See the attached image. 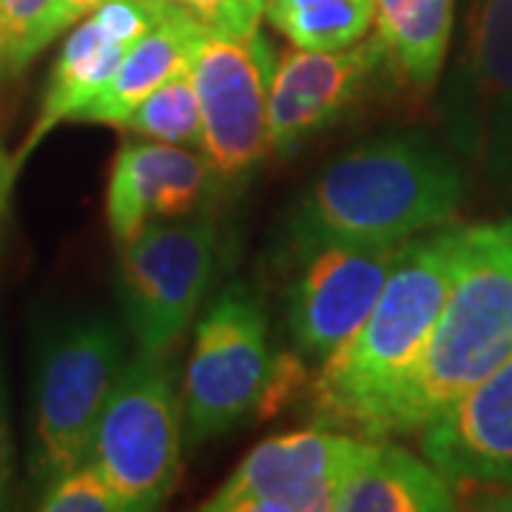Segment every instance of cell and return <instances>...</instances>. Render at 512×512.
Here are the masks:
<instances>
[{
	"label": "cell",
	"mask_w": 512,
	"mask_h": 512,
	"mask_svg": "<svg viewBox=\"0 0 512 512\" xmlns=\"http://www.w3.org/2000/svg\"><path fill=\"white\" fill-rule=\"evenodd\" d=\"M464 174L427 131H390L322 168L282 225L279 256L302 265L333 245H399L453 220Z\"/></svg>",
	"instance_id": "cell-1"
},
{
	"label": "cell",
	"mask_w": 512,
	"mask_h": 512,
	"mask_svg": "<svg viewBox=\"0 0 512 512\" xmlns=\"http://www.w3.org/2000/svg\"><path fill=\"white\" fill-rule=\"evenodd\" d=\"M461 228L407 239L362 328L322 362L311 382L319 427L390 439V419L424 359L456 276Z\"/></svg>",
	"instance_id": "cell-2"
},
{
	"label": "cell",
	"mask_w": 512,
	"mask_h": 512,
	"mask_svg": "<svg viewBox=\"0 0 512 512\" xmlns=\"http://www.w3.org/2000/svg\"><path fill=\"white\" fill-rule=\"evenodd\" d=\"M512 356V220L461 228L456 276L390 436H410Z\"/></svg>",
	"instance_id": "cell-3"
},
{
	"label": "cell",
	"mask_w": 512,
	"mask_h": 512,
	"mask_svg": "<svg viewBox=\"0 0 512 512\" xmlns=\"http://www.w3.org/2000/svg\"><path fill=\"white\" fill-rule=\"evenodd\" d=\"M126 365L120 330L103 316L55 328L37 356L29 473L46 487L89 461L94 430Z\"/></svg>",
	"instance_id": "cell-4"
},
{
	"label": "cell",
	"mask_w": 512,
	"mask_h": 512,
	"mask_svg": "<svg viewBox=\"0 0 512 512\" xmlns=\"http://www.w3.org/2000/svg\"><path fill=\"white\" fill-rule=\"evenodd\" d=\"M89 461L126 510L163 507L183 476V402L165 356L140 353L123 365L94 430Z\"/></svg>",
	"instance_id": "cell-5"
},
{
	"label": "cell",
	"mask_w": 512,
	"mask_h": 512,
	"mask_svg": "<svg viewBox=\"0 0 512 512\" xmlns=\"http://www.w3.org/2000/svg\"><path fill=\"white\" fill-rule=\"evenodd\" d=\"M268 319L242 285L220 293L194 333L183 379L188 444L220 439L265 410L276 367Z\"/></svg>",
	"instance_id": "cell-6"
},
{
	"label": "cell",
	"mask_w": 512,
	"mask_h": 512,
	"mask_svg": "<svg viewBox=\"0 0 512 512\" xmlns=\"http://www.w3.org/2000/svg\"><path fill=\"white\" fill-rule=\"evenodd\" d=\"M211 214L157 220L120 245L117 293L140 353L165 356L197 316L217 262Z\"/></svg>",
	"instance_id": "cell-7"
},
{
	"label": "cell",
	"mask_w": 512,
	"mask_h": 512,
	"mask_svg": "<svg viewBox=\"0 0 512 512\" xmlns=\"http://www.w3.org/2000/svg\"><path fill=\"white\" fill-rule=\"evenodd\" d=\"M276 52L262 29L245 37L205 35L191 60L202 117L200 151L222 188L245 185L268 146V103Z\"/></svg>",
	"instance_id": "cell-8"
},
{
	"label": "cell",
	"mask_w": 512,
	"mask_h": 512,
	"mask_svg": "<svg viewBox=\"0 0 512 512\" xmlns=\"http://www.w3.org/2000/svg\"><path fill=\"white\" fill-rule=\"evenodd\" d=\"M444 120L453 146L512 191V0L473 3Z\"/></svg>",
	"instance_id": "cell-9"
},
{
	"label": "cell",
	"mask_w": 512,
	"mask_h": 512,
	"mask_svg": "<svg viewBox=\"0 0 512 512\" xmlns=\"http://www.w3.org/2000/svg\"><path fill=\"white\" fill-rule=\"evenodd\" d=\"M370 439L313 427L259 441L211 495L205 512H330Z\"/></svg>",
	"instance_id": "cell-10"
},
{
	"label": "cell",
	"mask_w": 512,
	"mask_h": 512,
	"mask_svg": "<svg viewBox=\"0 0 512 512\" xmlns=\"http://www.w3.org/2000/svg\"><path fill=\"white\" fill-rule=\"evenodd\" d=\"M404 245H333L302 262L285 316L296 356L325 362L362 328Z\"/></svg>",
	"instance_id": "cell-11"
},
{
	"label": "cell",
	"mask_w": 512,
	"mask_h": 512,
	"mask_svg": "<svg viewBox=\"0 0 512 512\" xmlns=\"http://www.w3.org/2000/svg\"><path fill=\"white\" fill-rule=\"evenodd\" d=\"M382 69H387V57L376 37L345 49L296 46L282 52L268 103L271 154L291 157L319 131L339 123Z\"/></svg>",
	"instance_id": "cell-12"
},
{
	"label": "cell",
	"mask_w": 512,
	"mask_h": 512,
	"mask_svg": "<svg viewBox=\"0 0 512 512\" xmlns=\"http://www.w3.org/2000/svg\"><path fill=\"white\" fill-rule=\"evenodd\" d=\"M222 188L200 148L154 140H123L111 160L106 185V225L117 245H126L146 225L202 211Z\"/></svg>",
	"instance_id": "cell-13"
},
{
	"label": "cell",
	"mask_w": 512,
	"mask_h": 512,
	"mask_svg": "<svg viewBox=\"0 0 512 512\" xmlns=\"http://www.w3.org/2000/svg\"><path fill=\"white\" fill-rule=\"evenodd\" d=\"M419 444L453 484L512 490V356L427 421Z\"/></svg>",
	"instance_id": "cell-14"
},
{
	"label": "cell",
	"mask_w": 512,
	"mask_h": 512,
	"mask_svg": "<svg viewBox=\"0 0 512 512\" xmlns=\"http://www.w3.org/2000/svg\"><path fill=\"white\" fill-rule=\"evenodd\" d=\"M126 52L128 46L114 40L92 15L83 18L80 23H74L63 49H60V55H57L55 66H52V72H49L35 123L29 128L23 146L12 154V163H15L18 174L23 163L32 157V151L60 123H69V120L77 123L80 111L106 89V83L111 80V74L117 72V66H120Z\"/></svg>",
	"instance_id": "cell-15"
},
{
	"label": "cell",
	"mask_w": 512,
	"mask_h": 512,
	"mask_svg": "<svg viewBox=\"0 0 512 512\" xmlns=\"http://www.w3.org/2000/svg\"><path fill=\"white\" fill-rule=\"evenodd\" d=\"M456 507L450 481L427 458L384 439L367 444L339 487V512H444Z\"/></svg>",
	"instance_id": "cell-16"
},
{
	"label": "cell",
	"mask_w": 512,
	"mask_h": 512,
	"mask_svg": "<svg viewBox=\"0 0 512 512\" xmlns=\"http://www.w3.org/2000/svg\"><path fill=\"white\" fill-rule=\"evenodd\" d=\"M205 32L188 20L165 12L163 20L128 49L106 89L80 111L77 123H100L120 128L148 94L157 92L171 77L191 69L194 52Z\"/></svg>",
	"instance_id": "cell-17"
},
{
	"label": "cell",
	"mask_w": 512,
	"mask_h": 512,
	"mask_svg": "<svg viewBox=\"0 0 512 512\" xmlns=\"http://www.w3.org/2000/svg\"><path fill=\"white\" fill-rule=\"evenodd\" d=\"M373 29L387 69L404 86L430 92L447 60L453 0H376Z\"/></svg>",
	"instance_id": "cell-18"
},
{
	"label": "cell",
	"mask_w": 512,
	"mask_h": 512,
	"mask_svg": "<svg viewBox=\"0 0 512 512\" xmlns=\"http://www.w3.org/2000/svg\"><path fill=\"white\" fill-rule=\"evenodd\" d=\"M265 18L299 49H345L370 35L376 0H268Z\"/></svg>",
	"instance_id": "cell-19"
},
{
	"label": "cell",
	"mask_w": 512,
	"mask_h": 512,
	"mask_svg": "<svg viewBox=\"0 0 512 512\" xmlns=\"http://www.w3.org/2000/svg\"><path fill=\"white\" fill-rule=\"evenodd\" d=\"M120 131L154 140V143H168V146L200 148L202 140V117L197 89L191 80V69L163 83L157 92H151L126 117Z\"/></svg>",
	"instance_id": "cell-20"
},
{
	"label": "cell",
	"mask_w": 512,
	"mask_h": 512,
	"mask_svg": "<svg viewBox=\"0 0 512 512\" xmlns=\"http://www.w3.org/2000/svg\"><path fill=\"white\" fill-rule=\"evenodd\" d=\"M55 0H0V80L29 69L52 40Z\"/></svg>",
	"instance_id": "cell-21"
},
{
	"label": "cell",
	"mask_w": 512,
	"mask_h": 512,
	"mask_svg": "<svg viewBox=\"0 0 512 512\" xmlns=\"http://www.w3.org/2000/svg\"><path fill=\"white\" fill-rule=\"evenodd\" d=\"M37 507L46 512H128L123 498L114 493L92 461H83L46 484Z\"/></svg>",
	"instance_id": "cell-22"
},
{
	"label": "cell",
	"mask_w": 512,
	"mask_h": 512,
	"mask_svg": "<svg viewBox=\"0 0 512 512\" xmlns=\"http://www.w3.org/2000/svg\"><path fill=\"white\" fill-rule=\"evenodd\" d=\"M165 12L188 20L205 35L245 37L259 29L268 0H157Z\"/></svg>",
	"instance_id": "cell-23"
},
{
	"label": "cell",
	"mask_w": 512,
	"mask_h": 512,
	"mask_svg": "<svg viewBox=\"0 0 512 512\" xmlns=\"http://www.w3.org/2000/svg\"><path fill=\"white\" fill-rule=\"evenodd\" d=\"M15 478V447H12V427H9V404H6V387L0 373V507H6Z\"/></svg>",
	"instance_id": "cell-24"
},
{
	"label": "cell",
	"mask_w": 512,
	"mask_h": 512,
	"mask_svg": "<svg viewBox=\"0 0 512 512\" xmlns=\"http://www.w3.org/2000/svg\"><path fill=\"white\" fill-rule=\"evenodd\" d=\"M100 3L103 0H55V9H52V35H63L66 29H72L74 23L89 18Z\"/></svg>",
	"instance_id": "cell-25"
},
{
	"label": "cell",
	"mask_w": 512,
	"mask_h": 512,
	"mask_svg": "<svg viewBox=\"0 0 512 512\" xmlns=\"http://www.w3.org/2000/svg\"><path fill=\"white\" fill-rule=\"evenodd\" d=\"M15 180H18V171H15V163L6 154L3 140H0V237H3V220H6V208H9V197H12Z\"/></svg>",
	"instance_id": "cell-26"
}]
</instances>
